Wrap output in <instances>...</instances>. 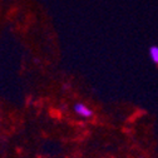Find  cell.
Returning a JSON list of instances; mask_svg holds the SVG:
<instances>
[{
  "mask_svg": "<svg viewBox=\"0 0 158 158\" xmlns=\"http://www.w3.org/2000/svg\"><path fill=\"white\" fill-rule=\"evenodd\" d=\"M74 112L83 119H89V118L93 117V110L83 103H77L74 106Z\"/></svg>",
  "mask_w": 158,
  "mask_h": 158,
  "instance_id": "1",
  "label": "cell"
},
{
  "mask_svg": "<svg viewBox=\"0 0 158 158\" xmlns=\"http://www.w3.org/2000/svg\"><path fill=\"white\" fill-rule=\"evenodd\" d=\"M149 58H151V60L158 65V47H151L149 48Z\"/></svg>",
  "mask_w": 158,
  "mask_h": 158,
  "instance_id": "2",
  "label": "cell"
}]
</instances>
